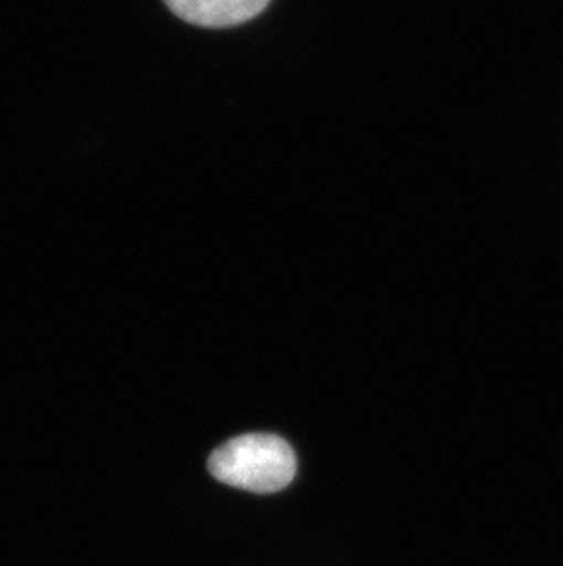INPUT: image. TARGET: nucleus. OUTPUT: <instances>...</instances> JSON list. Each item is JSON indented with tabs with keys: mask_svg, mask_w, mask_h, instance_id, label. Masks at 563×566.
<instances>
[{
	"mask_svg": "<svg viewBox=\"0 0 563 566\" xmlns=\"http://www.w3.org/2000/svg\"><path fill=\"white\" fill-rule=\"evenodd\" d=\"M209 473L216 481L245 492L275 493L291 484L297 457L291 446L277 434H240L214 449Z\"/></svg>",
	"mask_w": 563,
	"mask_h": 566,
	"instance_id": "obj_1",
	"label": "nucleus"
},
{
	"mask_svg": "<svg viewBox=\"0 0 563 566\" xmlns=\"http://www.w3.org/2000/svg\"><path fill=\"white\" fill-rule=\"evenodd\" d=\"M181 21L200 28L238 27L266 10L272 0H163Z\"/></svg>",
	"mask_w": 563,
	"mask_h": 566,
	"instance_id": "obj_2",
	"label": "nucleus"
}]
</instances>
